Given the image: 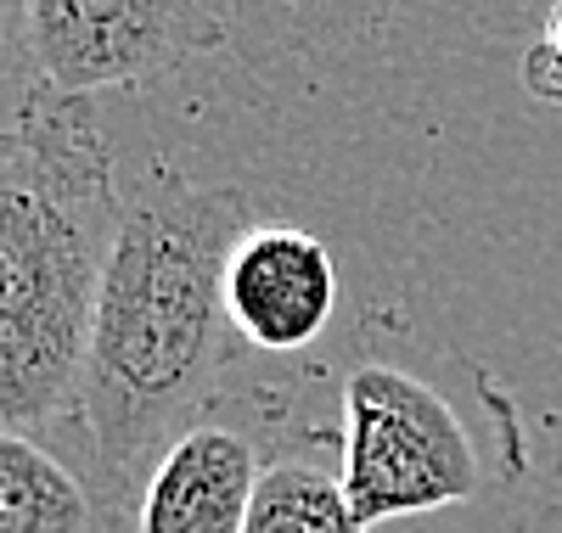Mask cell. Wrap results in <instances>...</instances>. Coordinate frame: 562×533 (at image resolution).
I'll return each mask as SVG.
<instances>
[{
	"label": "cell",
	"mask_w": 562,
	"mask_h": 533,
	"mask_svg": "<svg viewBox=\"0 0 562 533\" xmlns=\"http://www.w3.org/2000/svg\"><path fill=\"white\" fill-rule=\"evenodd\" d=\"M248 230L237 191L169 163L124 191L79 382L90 461L113 511H135L153 466L203 421L225 354V259Z\"/></svg>",
	"instance_id": "cell-1"
},
{
	"label": "cell",
	"mask_w": 562,
	"mask_h": 533,
	"mask_svg": "<svg viewBox=\"0 0 562 533\" xmlns=\"http://www.w3.org/2000/svg\"><path fill=\"white\" fill-rule=\"evenodd\" d=\"M119 214L102 113L29 90L0 135V427L34 432L79 405Z\"/></svg>",
	"instance_id": "cell-2"
},
{
	"label": "cell",
	"mask_w": 562,
	"mask_h": 533,
	"mask_svg": "<svg viewBox=\"0 0 562 533\" xmlns=\"http://www.w3.org/2000/svg\"><path fill=\"white\" fill-rule=\"evenodd\" d=\"M484 483V461L456 405L422 376L366 360L344 376V472L338 489L371 533L400 517L467 506Z\"/></svg>",
	"instance_id": "cell-3"
},
{
	"label": "cell",
	"mask_w": 562,
	"mask_h": 533,
	"mask_svg": "<svg viewBox=\"0 0 562 533\" xmlns=\"http://www.w3.org/2000/svg\"><path fill=\"white\" fill-rule=\"evenodd\" d=\"M23 34L40 63V84L90 102L97 90L147 84L220 52L231 12L186 0H34L23 7Z\"/></svg>",
	"instance_id": "cell-4"
},
{
	"label": "cell",
	"mask_w": 562,
	"mask_h": 533,
	"mask_svg": "<svg viewBox=\"0 0 562 533\" xmlns=\"http://www.w3.org/2000/svg\"><path fill=\"white\" fill-rule=\"evenodd\" d=\"M338 253L304 225L259 219L225 259V320L259 354H304L338 315Z\"/></svg>",
	"instance_id": "cell-5"
},
{
	"label": "cell",
	"mask_w": 562,
	"mask_h": 533,
	"mask_svg": "<svg viewBox=\"0 0 562 533\" xmlns=\"http://www.w3.org/2000/svg\"><path fill=\"white\" fill-rule=\"evenodd\" d=\"M259 444L225 421H198L153 466L135 506L140 533H243L259 495Z\"/></svg>",
	"instance_id": "cell-6"
},
{
	"label": "cell",
	"mask_w": 562,
	"mask_h": 533,
	"mask_svg": "<svg viewBox=\"0 0 562 533\" xmlns=\"http://www.w3.org/2000/svg\"><path fill=\"white\" fill-rule=\"evenodd\" d=\"M97 495L34 432L0 427V533H97Z\"/></svg>",
	"instance_id": "cell-7"
},
{
	"label": "cell",
	"mask_w": 562,
	"mask_h": 533,
	"mask_svg": "<svg viewBox=\"0 0 562 533\" xmlns=\"http://www.w3.org/2000/svg\"><path fill=\"white\" fill-rule=\"evenodd\" d=\"M243 533H366V528L355 522L338 477H326L310 461H276L259 477Z\"/></svg>",
	"instance_id": "cell-8"
},
{
	"label": "cell",
	"mask_w": 562,
	"mask_h": 533,
	"mask_svg": "<svg viewBox=\"0 0 562 533\" xmlns=\"http://www.w3.org/2000/svg\"><path fill=\"white\" fill-rule=\"evenodd\" d=\"M524 90L546 107H562V7L546 12L540 39L524 52Z\"/></svg>",
	"instance_id": "cell-9"
},
{
	"label": "cell",
	"mask_w": 562,
	"mask_h": 533,
	"mask_svg": "<svg viewBox=\"0 0 562 533\" xmlns=\"http://www.w3.org/2000/svg\"><path fill=\"white\" fill-rule=\"evenodd\" d=\"M12 34H23V7H7V0H0V68H7Z\"/></svg>",
	"instance_id": "cell-10"
},
{
	"label": "cell",
	"mask_w": 562,
	"mask_h": 533,
	"mask_svg": "<svg viewBox=\"0 0 562 533\" xmlns=\"http://www.w3.org/2000/svg\"><path fill=\"white\" fill-rule=\"evenodd\" d=\"M518 533H562V500H557V506H540V511H535Z\"/></svg>",
	"instance_id": "cell-11"
}]
</instances>
